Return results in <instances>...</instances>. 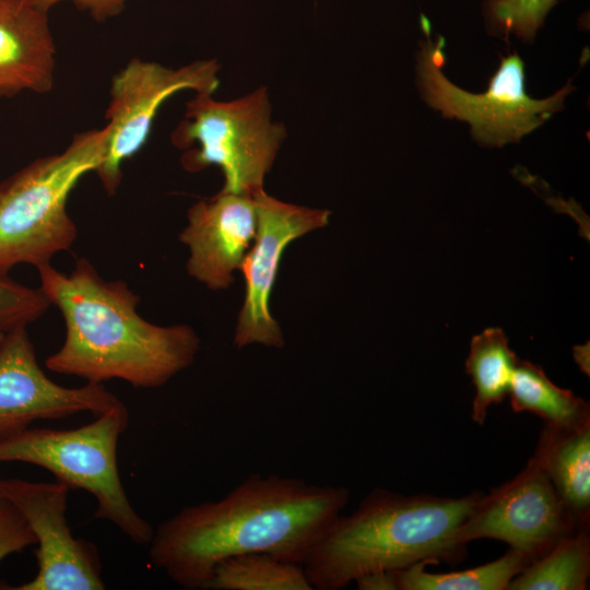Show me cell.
I'll return each instance as SVG.
<instances>
[{"label":"cell","mask_w":590,"mask_h":590,"mask_svg":"<svg viewBox=\"0 0 590 590\" xmlns=\"http://www.w3.org/2000/svg\"><path fill=\"white\" fill-rule=\"evenodd\" d=\"M106 128L73 135L61 152L31 162L0 182V276L21 263L50 264L78 237L67 203L79 180L101 164Z\"/></svg>","instance_id":"cell-4"},{"label":"cell","mask_w":590,"mask_h":590,"mask_svg":"<svg viewBox=\"0 0 590 590\" xmlns=\"http://www.w3.org/2000/svg\"><path fill=\"white\" fill-rule=\"evenodd\" d=\"M533 457L577 526L585 529L590 512V423L567 429L545 426Z\"/></svg>","instance_id":"cell-15"},{"label":"cell","mask_w":590,"mask_h":590,"mask_svg":"<svg viewBox=\"0 0 590 590\" xmlns=\"http://www.w3.org/2000/svg\"><path fill=\"white\" fill-rule=\"evenodd\" d=\"M70 487L59 481L0 479V496L12 503L31 527L38 548L33 579L14 590H103L96 546L76 539L67 521Z\"/></svg>","instance_id":"cell-10"},{"label":"cell","mask_w":590,"mask_h":590,"mask_svg":"<svg viewBox=\"0 0 590 590\" xmlns=\"http://www.w3.org/2000/svg\"><path fill=\"white\" fill-rule=\"evenodd\" d=\"M50 303L39 288L0 276V328L5 332L16 326H27L40 318Z\"/></svg>","instance_id":"cell-22"},{"label":"cell","mask_w":590,"mask_h":590,"mask_svg":"<svg viewBox=\"0 0 590 590\" xmlns=\"http://www.w3.org/2000/svg\"><path fill=\"white\" fill-rule=\"evenodd\" d=\"M518 357L500 328H487L471 340L465 371L475 386L471 417L482 425L487 410L509 392Z\"/></svg>","instance_id":"cell-17"},{"label":"cell","mask_w":590,"mask_h":590,"mask_svg":"<svg viewBox=\"0 0 590 590\" xmlns=\"http://www.w3.org/2000/svg\"><path fill=\"white\" fill-rule=\"evenodd\" d=\"M216 59L196 60L179 68L131 59L113 78L106 109V149L94 173L107 194L122 178V164L146 143L163 104L182 91L214 94L220 85Z\"/></svg>","instance_id":"cell-8"},{"label":"cell","mask_w":590,"mask_h":590,"mask_svg":"<svg viewBox=\"0 0 590 590\" xmlns=\"http://www.w3.org/2000/svg\"><path fill=\"white\" fill-rule=\"evenodd\" d=\"M557 0H485L483 11L488 30L508 37L514 34L532 42Z\"/></svg>","instance_id":"cell-21"},{"label":"cell","mask_w":590,"mask_h":590,"mask_svg":"<svg viewBox=\"0 0 590 590\" xmlns=\"http://www.w3.org/2000/svg\"><path fill=\"white\" fill-rule=\"evenodd\" d=\"M426 39L420 43L418 87L424 101L444 118L470 123L474 140L486 146L518 143L563 109L565 97L575 90L570 82L554 95L532 98L526 90L524 63L515 51L500 64L482 93H470L450 82L442 72L446 63L442 36L430 39V24L422 16Z\"/></svg>","instance_id":"cell-7"},{"label":"cell","mask_w":590,"mask_h":590,"mask_svg":"<svg viewBox=\"0 0 590 590\" xmlns=\"http://www.w3.org/2000/svg\"><path fill=\"white\" fill-rule=\"evenodd\" d=\"M179 240L189 249L188 274L206 287H229L257 233L253 197L219 191L192 204Z\"/></svg>","instance_id":"cell-13"},{"label":"cell","mask_w":590,"mask_h":590,"mask_svg":"<svg viewBox=\"0 0 590 590\" xmlns=\"http://www.w3.org/2000/svg\"><path fill=\"white\" fill-rule=\"evenodd\" d=\"M350 499L342 486L250 474L219 500L186 506L154 530L150 563L186 590L224 558L264 553L302 564Z\"/></svg>","instance_id":"cell-1"},{"label":"cell","mask_w":590,"mask_h":590,"mask_svg":"<svg viewBox=\"0 0 590 590\" xmlns=\"http://www.w3.org/2000/svg\"><path fill=\"white\" fill-rule=\"evenodd\" d=\"M3 334H4V331L0 328V340L3 337Z\"/></svg>","instance_id":"cell-27"},{"label":"cell","mask_w":590,"mask_h":590,"mask_svg":"<svg viewBox=\"0 0 590 590\" xmlns=\"http://www.w3.org/2000/svg\"><path fill=\"white\" fill-rule=\"evenodd\" d=\"M357 588L361 590H397L394 570H384L366 574L357 578Z\"/></svg>","instance_id":"cell-25"},{"label":"cell","mask_w":590,"mask_h":590,"mask_svg":"<svg viewBox=\"0 0 590 590\" xmlns=\"http://www.w3.org/2000/svg\"><path fill=\"white\" fill-rule=\"evenodd\" d=\"M590 574V540L579 529L532 560L508 585V590H585Z\"/></svg>","instance_id":"cell-18"},{"label":"cell","mask_w":590,"mask_h":590,"mask_svg":"<svg viewBox=\"0 0 590 590\" xmlns=\"http://www.w3.org/2000/svg\"><path fill=\"white\" fill-rule=\"evenodd\" d=\"M34 7L48 13L51 8L63 2L70 1L80 10L97 22H104L119 15L126 5L134 0H27Z\"/></svg>","instance_id":"cell-24"},{"label":"cell","mask_w":590,"mask_h":590,"mask_svg":"<svg viewBox=\"0 0 590 590\" xmlns=\"http://www.w3.org/2000/svg\"><path fill=\"white\" fill-rule=\"evenodd\" d=\"M55 69L48 13L27 0H0V99L50 92Z\"/></svg>","instance_id":"cell-14"},{"label":"cell","mask_w":590,"mask_h":590,"mask_svg":"<svg viewBox=\"0 0 590 590\" xmlns=\"http://www.w3.org/2000/svg\"><path fill=\"white\" fill-rule=\"evenodd\" d=\"M574 356L580 368L589 375V347L588 344L582 346H576L574 349Z\"/></svg>","instance_id":"cell-26"},{"label":"cell","mask_w":590,"mask_h":590,"mask_svg":"<svg viewBox=\"0 0 590 590\" xmlns=\"http://www.w3.org/2000/svg\"><path fill=\"white\" fill-rule=\"evenodd\" d=\"M285 138V126L272 120L264 86L231 101L196 94L170 135L176 148L187 150L180 160L187 172L215 165L224 177L220 191L249 197L263 190Z\"/></svg>","instance_id":"cell-6"},{"label":"cell","mask_w":590,"mask_h":590,"mask_svg":"<svg viewBox=\"0 0 590 590\" xmlns=\"http://www.w3.org/2000/svg\"><path fill=\"white\" fill-rule=\"evenodd\" d=\"M579 529L546 471L532 457L512 480L481 495L457 540L465 546L476 539H496L535 559Z\"/></svg>","instance_id":"cell-9"},{"label":"cell","mask_w":590,"mask_h":590,"mask_svg":"<svg viewBox=\"0 0 590 590\" xmlns=\"http://www.w3.org/2000/svg\"><path fill=\"white\" fill-rule=\"evenodd\" d=\"M204 590H314L302 564L264 553L234 555L219 562Z\"/></svg>","instance_id":"cell-19"},{"label":"cell","mask_w":590,"mask_h":590,"mask_svg":"<svg viewBox=\"0 0 590 590\" xmlns=\"http://www.w3.org/2000/svg\"><path fill=\"white\" fill-rule=\"evenodd\" d=\"M38 287L64 320L60 349L46 367L86 382L121 379L135 388H158L188 368L200 339L188 324L157 326L138 312L139 297L122 280L106 281L85 257L69 274L37 268Z\"/></svg>","instance_id":"cell-2"},{"label":"cell","mask_w":590,"mask_h":590,"mask_svg":"<svg viewBox=\"0 0 590 590\" xmlns=\"http://www.w3.org/2000/svg\"><path fill=\"white\" fill-rule=\"evenodd\" d=\"M481 495L403 496L376 488L326 530L303 563L307 579L312 589L340 590L375 571L460 560L465 546L457 533Z\"/></svg>","instance_id":"cell-3"},{"label":"cell","mask_w":590,"mask_h":590,"mask_svg":"<svg viewBox=\"0 0 590 590\" xmlns=\"http://www.w3.org/2000/svg\"><path fill=\"white\" fill-rule=\"evenodd\" d=\"M26 327L11 328L0 340V441L36 421L81 412L97 416L123 404L103 384L68 388L52 381L37 363Z\"/></svg>","instance_id":"cell-12"},{"label":"cell","mask_w":590,"mask_h":590,"mask_svg":"<svg viewBox=\"0 0 590 590\" xmlns=\"http://www.w3.org/2000/svg\"><path fill=\"white\" fill-rule=\"evenodd\" d=\"M257 233L239 271L245 298L238 315L234 344L282 347L284 338L270 310V298L286 247L295 239L328 225L331 212L281 201L264 189L253 196Z\"/></svg>","instance_id":"cell-11"},{"label":"cell","mask_w":590,"mask_h":590,"mask_svg":"<svg viewBox=\"0 0 590 590\" xmlns=\"http://www.w3.org/2000/svg\"><path fill=\"white\" fill-rule=\"evenodd\" d=\"M532 560L530 555L510 548L502 557L482 566L461 571L433 574L425 563L394 570L400 590H503Z\"/></svg>","instance_id":"cell-20"},{"label":"cell","mask_w":590,"mask_h":590,"mask_svg":"<svg viewBox=\"0 0 590 590\" xmlns=\"http://www.w3.org/2000/svg\"><path fill=\"white\" fill-rule=\"evenodd\" d=\"M96 417L71 429L28 427L0 441V464H34L71 489L86 491L96 500L95 519L111 522L138 545L149 544L154 529L130 503L118 470V441L129 412L121 404Z\"/></svg>","instance_id":"cell-5"},{"label":"cell","mask_w":590,"mask_h":590,"mask_svg":"<svg viewBox=\"0 0 590 590\" xmlns=\"http://www.w3.org/2000/svg\"><path fill=\"white\" fill-rule=\"evenodd\" d=\"M508 394L514 412H531L545 426L567 429L590 423L589 404L553 384L542 367L528 361L518 358Z\"/></svg>","instance_id":"cell-16"},{"label":"cell","mask_w":590,"mask_h":590,"mask_svg":"<svg viewBox=\"0 0 590 590\" xmlns=\"http://www.w3.org/2000/svg\"><path fill=\"white\" fill-rule=\"evenodd\" d=\"M36 544V538L23 515L0 496V562Z\"/></svg>","instance_id":"cell-23"}]
</instances>
